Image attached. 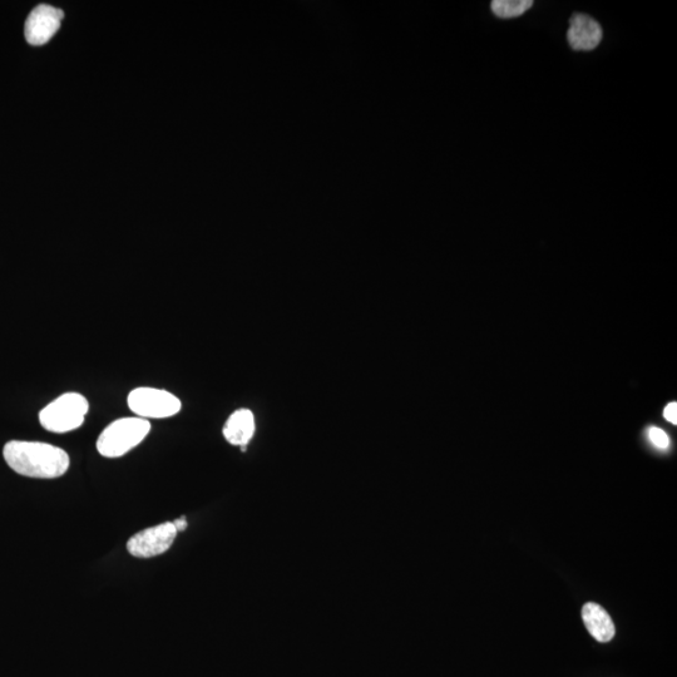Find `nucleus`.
Listing matches in <instances>:
<instances>
[{
    "instance_id": "obj_1",
    "label": "nucleus",
    "mask_w": 677,
    "mask_h": 677,
    "mask_svg": "<svg viewBox=\"0 0 677 677\" xmlns=\"http://www.w3.org/2000/svg\"><path fill=\"white\" fill-rule=\"evenodd\" d=\"M3 456L14 472L28 478H59L71 466V459L64 449L42 442H8Z\"/></svg>"
},
{
    "instance_id": "obj_2",
    "label": "nucleus",
    "mask_w": 677,
    "mask_h": 677,
    "mask_svg": "<svg viewBox=\"0 0 677 677\" xmlns=\"http://www.w3.org/2000/svg\"><path fill=\"white\" fill-rule=\"evenodd\" d=\"M150 432V420L138 417L117 419L98 438V452L102 457L121 458L140 446Z\"/></svg>"
},
{
    "instance_id": "obj_3",
    "label": "nucleus",
    "mask_w": 677,
    "mask_h": 677,
    "mask_svg": "<svg viewBox=\"0 0 677 677\" xmlns=\"http://www.w3.org/2000/svg\"><path fill=\"white\" fill-rule=\"evenodd\" d=\"M90 403L79 393H64L39 413V423L48 432L68 433L83 426Z\"/></svg>"
},
{
    "instance_id": "obj_4",
    "label": "nucleus",
    "mask_w": 677,
    "mask_h": 677,
    "mask_svg": "<svg viewBox=\"0 0 677 677\" xmlns=\"http://www.w3.org/2000/svg\"><path fill=\"white\" fill-rule=\"evenodd\" d=\"M128 407L135 417L142 419H165L180 413L182 403L167 390L141 387L133 389L127 398Z\"/></svg>"
},
{
    "instance_id": "obj_5",
    "label": "nucleus",
    "mask_w": 677,
    "mask_h": 677,
    "mask_svg": "<svg viewBox=\"0 0 677 677\" xmlns=\"http://www.w3.org/2000/svg\"><path fill=\"white\" fill-rule=\"evenodd\" d=\"M174 523L166 522L162 525L146 528L136 533L127 542V551L137 558H152L163 555L174 545L177 536Z\"/></svg>"
},
{
    "instance_id": "obj_6",
    "label": "nucleus",
    "mask_w": 677,
    "mask_h": 677,
    "mask_svg": "<svg viewBox=\"0 0 677 677\" xmlns=\"http://www.w3.org/2000/svg\"><path fill=\"white\" fill-rule=\"evenodd\" d=\"M63 12L56 7L41 4L33 9L24 26L26 39L32 46H43L61 27Z\"/></svg>"
},
{
    "instance_id": "obj_7",
    "label": "nucleus",
    "mask_w": 677,
    "mask_h": 677,
    "mask_svg": "<svg viewBox=\"0 0 677 677\" xmlns=\"http://www.w3.org/2000/svg\"><path fill=\"white\" fill-rule=\"evenodd\" d=\"M604 38L601 24L587 14L576 13L570 19L567 41L573 51L590 52L600 46Z\"/></svg>"
},
{
    "instance_id": "obj_8",
    "label": "nucleus",
    "mask_w": 677,
    "mask_h": 677,
    "mask_svg": "<svg viewBox=\"0 0 677 677\" xmlns=\"http://www.w3.org/2000/svg\"><path fill=\"white\" fill-rule=\"evenodd\" d=\"M255 417L249 409L236 410L224 427V437L232 446L242 447L245 451L247 444L254 437Z\"/></svg>"
},
{
    "instance_id": "obj_9",
    "label": "nucleus",
    "mask_w": 677,
    "mask_h": 677,
    "mask_svg": "<svg viewBox=\"0 0 677 677\" xmlns=\"http://www.w3.org/2000/svg\"><path fill=\"white\" fill-rule=\"evenodd\" d=\"M582 620L590 635L599 642H609L614 639L616 629L604 607L588 602L582 609Z\"/></svg>"
},
{
    "instance_id": "obj_10",
    "label": "nucleus",
    "mask_w": 677,
    "mask_h": 677,
    "mask_svg": "<svg viewBox=\"0 0 677 677\" xmlns=\"http://www.w3.org/2000/svg\"><path fill=\"white\" fill-rule=\"evenodd\" d=\"M532 7V0H493L491 3L494 16L502 19L521 17Z\"/></svg>"
},
{
    "instance_id": "obj_11",
    "label": "nucleus",
    "mask_w": 677,
    "mask_h": 677,
    "mask_svg": "<svg viewBox=\"0 0 677 677\" xmlns=\"http://www.w3.org/2000/svg\"><path fill=\"white\" fill-rule=\"evenodd\" d=\"M649 436L651 442L655 444L657 448L667 449L670 446V439L667 437V434L662 431L660 428H651L649 431Z\"/></svg>"
},
{
    "instance_id": "obj_12",
    "label": "nucleus",
    "mask_w": 677,
    "mask_h": 677,
    "mask_svg": "<svg viewBox=\"0 0 677 677\" xmlns=\"http://www.w3.org/2000/svg\"><path fill=\"white\" fill-rule=\"evenodd\" d=\"M664 415L665 418L669 420L670 423L677 424V404L671 403L667 405Z\"/></svg>"
},
{
    "instance_id": "obj_13",
    "label": "nucleus",
    "mask_w": 677,
    "mask_h": 677,
    "mask_svg": "<svg viewBox=\"0 0 677 677\" xmlns=\"http://www.w3.org/2000/svg\"><path fill=\"white\" fill-rule=\"evenodd\" d=\"M172 523H174V526H175L177 532H184L186 530L187 526H189V523H187L186 517L179 518V520H175Z\"/></svg>"
}]
</instances>
